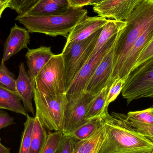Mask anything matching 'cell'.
<instances>
[{"label":"cell","instance_id":"9c48e42d","mask_svg":"<svg viewBox=\"0 0 153 153\" xmlns=\"http://www.w3.org/2000/svg\"><path fill=\"white\" fill-rule=\"evenodd\" d=\"M120 32L112 37L108 42L94 55L91 56L81 69L76 78L66 91L67 96L77 94L84 91L87 83L94 73L103 57L116 44Z\"/></svg>","mask_w":153,"mask_h":153},{"label":"cell","instance_id":"3957f363","mask_svg":"<svg viewBox=\"0 0 153 153\" xmlns=\"http://www.w3.org/2000/svg\"><path fill=\"white\" fill-rule=\"evenodd\" d=\"M87 13L83 8L71 7L67 12L61 15L37 16L19 14L15 20L22 24L29 33L67 38L76 24L87 16Z\"/></svg>","mask_w":153,"mask_h":153},{"label":"cell","instance_id":"83f0119b","mask_svg":"<svg viewBox=\"0 0 153 153\" xmlns=\"http://www.w3.org/2000/svg\"><path fill=\"white\" fill-rule=\"evenodd\" d=\"M125 81L120 78H117L112 82L110 87L106 98L105 107L108 108L109 105L115 101L120 94L122 91Z\"/></svg>","mask_w":153,"mask_h":153},{"label":"cell","instance_id":"30bf717a","mask_svg":"<svg viewBox=\"0 0 153 153\" xmlns=\"http://www.w3.org/2000/svg\"><path fill=\"white\" fill-rule=\"evenodd\" d=\"M143 0H102L94 5L100 17L124 21Z\"/></svg>","mask_w":153,"mask_h":153},{"label":"cell","instance_id":"277c9868","mask_svg":"<svg viewBox=\"0 0 153 153\" xmlns=\"http://www.w3.org/2000/svg\"><path fill=\"white\" fill-rule=\"evenodd\" d=\"M34 100L36 108L35 117L42 125L50 131L62 132L68 100L66 94L55 96L47 95L36 88Z\"/></svg>","mask_w":153,"mask_h":153},{"label":"cell","instance_id":"8992f818","mask_svg":"<svg viewBox=\"0 0 153 153\" xmlns=\"http://www.w3.org/2000/svg\"><path fill=\"white\" fill-rule=\"evenodd\" d=\"M121 92L128 104L141 98H153V56L130 72Z\"/></svg>","mask_w":153,"mask_h":153},{"label":"cell","instance_id":"44dd1931","mask_svg":"<svg viewBox=\"0 0 153 153\" xmlns=\"http://www.w3.org/2000/svg\"><path fill=\"white\" fill-rule=\"evenodd\" d=\"M103 126L104 122L101 117L95 118L76 128L67 135L76 143L90 137Z\"/></svg>","mask_w":153,"mask_h":153},{"label":"cell","instance_id":"d590c367","mask_svg":"<svg viewBox=\"0 0 153 153\" xmlns=\"http://www.w3.org/2000/svg\"><path fill=\"white\" fill-rule=\"evenodd\" d=\"M11 0H0V4L4 6L5 8H9Z\"/></svg>","mask_w":153,"mask_h":153},{"label":"cell","instance_id":"4fadbf2b","mask_svg":"<svg viewBox=\"0 0 153 153\" xmlns=\"http://www.w3.org/2000/svg\"><path fill=\"white\" fill-rule=\"evenodd\" d=\"M30 36L27 29L15 24L11 28L9 36L4 43L3 54L1 62L4 63L21 50L28 48Z\"/></svg>","mask_w":153,"mask_h":153},{"label":"cell","instance_id":"6da1fadb","mask_svg":"<svg viewBox=\"0 0 153 153\" xmlns=\"http://www.w3.org/2000/svg\"><path fill=\"white\" fill-rule=\"evenodd\" d=\"M101 117L105 133L98 153H150L153 143L137 132L127 120L126 115L108 111Z\"/></svg>","mask_w":153,"mask_h":153},{"label":"cell","instance_id":"ffe728a7","mask_svg":"<svg viewBox=\"0 0 153 153\" xmlns=\"http://www.w3.org/2000/svg\"><path fill=\"white\" fill-rule=\"evenodd\" d=\"M126 25V22L125 21L108 19L107 23L102 29L91 56L94 55L101 49L112 37L124 29Z\"/></svg>","mask_w":153,"mask_h":153},{"label":"cell","instance_id":"7402d4cb","mask_svg":"<svg viewBox=\"0 0 153 153\" xmlns=\"http://www.w3.org/2000/svg\"><path fill=\"white\" fill-rule=\"evenodd\" d=\"M110 87V86H107L102 89L91 101L85 115L86 120L101 117L108 111V108L105 107V102Z\"/></svg>","mask_w":153,"mask_h":153},{"label":"cell","instance_id":"f35d334b","mask_svg":"<svg viewBox=\"0 0 153 153\" xmlns=\"http://www.w3.org/2000/svg\"><path fill=\"white\" fill-rule=\"evenodd\" d=\"M150 153H153V151H152V152Z\"/></svg>","mask_w":153,"mask_h":153},{"label":"cell","instance_id":"52a82bcc","mask_svg":"<svg viewBox=\"0 0 153 153\" xmlns=\"http://www.w3.org/2000/svg\"><path fill=\"white\" fill-rule=\"evenodd\" d=\"M36 88L49 95L66 94V71L62 53L54 55L35 79Z\"/></svg>","mask_w":153,"mask_h":153},{"label":"cell","instance_id":"cb8c5ba5","mask_svg":"<svg viewBox=\"0 0 153 153\" xmlns=\"http://www.w3.org/2000/svg\"><path fill=\"white\" fill-rule=\"evenodd\" d=\"M26 117L27 120L24 124V130L22 132L19 153H28L32 141L35 117H30L28 114Z\"/></svg>","mask_w":153,"mask_h":153},{"label":"cell","instance_id":"836d02e7","mask_svg":"<svg viewBox=\"0 0 153 153\" xmlns=\"http://www.w3.org/2000/svg\"><path fill=\"white\" fill-rule=\"evenodd\" d=\"M71 7L74 8H83L87 5H92L93 0H68Z\"/></svg>","mask_w":153,"mask_h":153},{"label":"cell","instance_id":"603a6c76","mask_svg":"<svg viewBox=\"0 0 153 153\" xmlns=\"http://www.w3.org/2000/svg\"><path fill=\"white\" fill-rule=\"evenodd\" d=\"M35 117L32 141L28 153H41L47 140L48 134L45 128Z\"/></svg>","mask_w":153,"mask_h":153},{"label":"cell","instance_id":"d6a6232c","mask_svg":"<svg viewBox=\"0 0 153 153\" xmlns=\"http://www.w3.org/2000/svg\"><path fill=\"white\" fill-rule=\"evenodd\" d=\"M15 124L13 117H10L6 111L0 110V130Z\"/></svg>","mask_w":153,"mask_h":153},{"label":"cell","instance_id":"4dcf8cb0","mask_svg":"<svg viewBox=\"0 0 153 153\" xmlns=\"http://www.w3.org/2000/svg\"><path fill=\"white\" fill-rule=\"evenodd\" d=\"M128 121L137 132L149 138L153 143V125H146L128 120Z\"/></svg>","mask_w":153,"mask_h":153},{"label":"cell","instance_id":"5bb4252c","mask_svg":"<svg viewBox=\"0 0 153 153\" xmlns=\"http://www.w3.org/2000/svg\"><path fill=\"white\" fill-rule=\"evenodd\" d=\"M108 19L100 16H86L76 24L67 38L66 43L84 40L102 28Z\"/></svg>","mask_w":153,"mask_h":153},{"label":"cell","instance_id":"4316f807","mask_svg":"<svg viewBox=\"0 0 153 153\" xmlns=\"http://www.w3.org/2000/svg\"><path fill=\"white\" fill-rule=\"evenodd\" d=\"M63 136L62 132L60 131L49 133L45 147L41 153H55Z\"/></svg>","mask_w":153,"mask_h":153},{"label":"cell","instance_id":"74e56055","mask_svg":"<svg viewBox=\"0 0 153 153\" xmlns=\"http://www.w3.org/2000/svg\"><path fill=\"white\" fill-rule=\"evenodd\" d=\"M102 1V0H93V2L92 5H94L100 2L101 1Z\"/></svg>","mask_w":153,"mask_h":153},{"label":"cell","instance_id":"1f68e13d","mask_svg":"<svg viewBox=\"0 0 153 153\" xmlns=\"http://www.w3.org/2000/svg\"><path fill=\"white\" fill-rule=\"evenodd\" d=\"M153 56V38L146 47L137 59L133 70Z\"/></svg>","mask_w":153,"mask_h":153},{"label":"cell","instance_id":"ac0fdd59","mask_svg":"<svg viewBox=\"0 0 153 153\" xmlns=\"http://www.w3.org/2000/svg\"><path fill=\"white\" fill-rule=\"evenodd\" d=\"M0 109L8 110L27 116V111L21 103L19 94L0 84Z\"/></svg>","mask_w":153,"mask_h":153},{"label":"cell","instance_id":"484cf974","mask_svg":"<svg viewBox=\"0 0 153 153\" xmlns=\"http://www.w3.org/2000/svg\"><path fill=\"white\" fill-rule=\"evenodd\" d=\"M15 76L7 69L4 63H0V84L9 90L18 94L16 88Z\"/></svg>","mask_w":153,"mask_h":153},{"label":"cell","instance_id":"7a4b0ae2","mask_svg":"<svg viewBox=\"0 0 153 153\" xmlns=\"http://www.w3.org/2000/svg\"><path fill=\"white\" fill-rule=\"evenodd\" d=\"M125 21L126 25L120 31L115 45L111 85L117 78L134 44L153 21V0H143Z\"/></svg>","mask_w":153,"mask_h":153},{"label":"cell","instance_id":"7c38bea8","mask_svg":"<svg viewBox=\"0 0 153 153\" xmlns=\"http://www.w3.org/2000/svg\"><path fill=\"white\" fill-rule=\"evenodd\" d=\"M153 38V21L134 44L126 58L117 78L126 81L142 52Z\"/></svg>","mask_w":153,"mask_h":153},{"label":"cell","instance_id":"f1b7e54d","mask_svg":"<svg viewBox=\"0 0 153 153\" xmlns=\"http://www.w3.org/2000/svg\"><path fill=\"white\" fill-rule=\"evenodd\" d=\"M39 0H11L9 8L19 14L26 13Z\"/></svg>","mask_w":153,"mask_h":153},{"label":"cell","instance_id":"d6986e66","mask_svg":"<svg viewBox=\"0 0 153 153\" xmlns=\"http://www.w3.org/2000/svg\"><path fill=\"white\" fill-rule=\"evenodd\" d=\"M104 125L84 140L75 142L73 153H98L105 135Z\"/></svg>","mask_w":153,"mask_h":153},{"label":"cell","instance_id":"d4e9b609","mask_svg":"<svg viewBox=\"0 0 153 153\" xmlns=\"http://www.w3.org/2000/svg\"><path fill=\"white\" fill-rule=\"evenodd\" d=\"M126 117L128 121L153 125V105L151 108L144 110L130 111L126 115Z\"/></svg>","mask_w":153,"mask_h":153},{"label":"cell","instance_id":"8d00e7d4","mask_svg":"<svg viewBox=\"0 0 153 153\" xmlns=\"http://www.w3.org/2000/svg\"><path fill=\"white\" fill-rule=\"evenodd\" d=\"M5 9H6V8H5L4 6L0 4V18H1V16L3 12L4 11V10H5Z\"/></svg>","mask_w":153,"mask_h":153},{"label":"cell","instance_id":"2e32d148","mask_svg":"<svg viewBox=\"0 0 153 153\" xmlns=\"http://www.w3.org/2000/svg\"><path fill=\"white\" fill-rule=\"evenodd\" d=\"M54 55L51 47L42 46L35 49H28L26 54L27 73L33 82L36 84V77Z\"/></svg>","mask_w":153,"mask_h":153},{"label":"cell","instance_id":"e575fe53","mask_svg":"<svg viewBox=\"0 0 153 153\" xmlns=\"http://www.w3.org/2000/svg\"><path fill=\"white\" fill-rule=\"evenodd\" d=\"M9 148L5 147L1 143L0 139V153H11Z\"/></svg>","mask_w":153,"mask_h":153},{"label":"cell","instance_id":"ba28073f","mask_svg":"<svg viewBox=\"0 0 153 153\" xmlns=\"http://www.w3.org/2000/svg\"><path fill=\"white\" fill-rule=\"evenodd\" d=\"M95 96L85 91L80 93L67 96L68 100L65 111L63 135H67L88 121L85 119V115L90 103Z\"/></svg>","mask_w":153,"mask_h":153},{"label":"cell","instance_id":"8fae6325","mask_svg":"<svg viewBox=\"0 0 153 153\" xmlns=\"http://www.w3.org/2000/svg\"><path fill=\"white\" fill-rule=\"evenodd\" d=\"M115 45L103 57L86 85L84 91L92 95H96L106 86L111 85Z\"/></svg>","mask_w":153,"mask_h":153},{"label":"cell","instance_id":"e0dca14e","mask_svg":"<svg viewBox=\"0 0 153 153\" xmlns=\"http://www.w3.org/2000/svg\"><path fill=\"white\" fill-rule=\"evenodd\" d=\"M71 7L68 0H39L23 14L37 16L61 15L67 12Z\"/></svg>","mask_w":153,"mask_h":153},{"label":"cell","instance_id":"5b68a950","mask_svg":"<svg viewBox=\"0 0 153 153\" xmlns=\"http://www.w3.org/2000/svg\"><path fill=\"white\" fill-rule=\"evenodd\" d=\"M102 28L84 40L65 44L62 54L66 71V91L91 57Z\"/></svg>","mask_w":153,"mask_h":153},{"label":"cell","instance_id":"f546056e","mask_svg":"<svg viewBox=\"0 0 153 153\" xmlns=\"http://www.w3.org/2000/svg\"><path fill=\"white\" fill-rule=\"evenodd\" d=\"M75 143L71 137L63 135L55 153H73Z\"/></svg>","mask_w":153,"mask_h":153},{"label":"cell","instance_id":"9a60e30c","mask_svg":"<svg viewBox=\"0 0 153 153\" xmlns=\"http://www.w3.org/2000/svg\"><path fill=\"white\" fill-rule=\"evenodd\" d=\"M36 84L32 82L26 71L24 63L19 65V74L16 79V88L18 94L21 99L24 109L27 112L35 116V110L32 100L34 98Z\"/></svg>","mask_w":153,"mask_h":153}]
</instances>
